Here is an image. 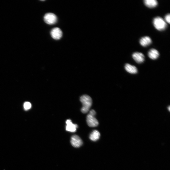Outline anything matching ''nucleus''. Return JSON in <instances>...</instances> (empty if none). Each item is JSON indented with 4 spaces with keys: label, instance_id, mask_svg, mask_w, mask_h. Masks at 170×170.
<instances>
[{
    "label": "nucleus",
    "instance_id": "9d476101",
    "mask_svg": "<svg viewBox=\"0 0 170 170\" xmlns=\"http://www.w3.org/2000/svg\"><path fill=\"white\" fill-rule=\"evenodd\" d=\"M159 55V51L154 48H152L148 52V56L151 59H156L158 58Z\"/></svg>",
    "mask_w": 170,
    "mask_h": 170
},
{
    "label": "nucleus",
    "instance_id": "9b49d317",
    "mask_svg": "<svg viewBox=\"0 0 170 170\" xmlns=\"http://www.w3.org/2000/svg\"><path fill=\"white\" fill-rule=\"evenodd\" d=\"M125 68L127 72L131 74H136L138 72L137 69L135 66L132 65L128 63H127L126 64Z\"/></svg>",
    "mask_w": 170,
    "mask_h": 170
},
{
    "label": "nucleus",
    "instance_id": "2eb2a0df",
    "mask_svg": "<svg viewBox=\"0 0 170 170\" xmlns=\"http://www.w3.org/2000/svg\"><path fill=\"white\" fill-rule=\"evenodd\" d=\"M170 15L169 14L167 15L165 17V19L166 22L170 24Z\"/></svg>",
    "mask_w": 170,
    "mask_h": 170
},
{
    "label": "nucleus",
    "instance_id": "f8f14e48",
    "mask_svg": "<svg viewBox=\"0 0 170 170\" xmlns=\"http://www.w3.org/2000/svg\"><path fill=\"white\" fill-rule=\"evenodd\" d=\"M144 1L145 5L149 8L155 7L158 4L156 0H145Z\"/></svg>",
    "mask_w": 170,
    "mask_h": 170
},
{
    "label": "nucleus",
    "instance_id": "7ed1b4c3",
    "mask_svg": "<svg viewBox=\"0 0 170 170\" xmlns=\"http://www.w3.org/2000/svg\"><path fill=\"white\" fill-rule=\"evenodd\" d=\"M153 25L155 28L159 31H163L167 28V25L165 21L161 17H157L153 20Z\"/></svg>",
    "mask_w": 170,
    "mask_h": 170
},
{
    "label": "nucleus",
    "instance_id": "ddd939ff",
    "mask_svg": "<svg viewBox=\"0 0 170 170\" xmlns=\"http://www.w3.org/2000/svg\"><path fill=\"white\" fill-rule=\"evenodd\" d=\"M100 136V132L97 130H95L91 133L90 138L91 140L96 141L99 139Z\"/></svg>",
    "mask_w": 170,
    "mask_h": 170
},
{
    "label": "nucleus",
    "instance_id": "20e7f679",
    "mask_svg": "<svg viewBox=\"0 0 170 170\" xmlns=\"http://www.w3.org/2000/svg\"><path fill=\"white\" fill-rule=\"evenodd\" d=\"M44 22L49 25H53L55 24L57 21V17L52 13H48L44 17Z\"/></svg>",
    "mask_w": 170,
    "mask_h": 170
},
{
    "label": "nucleus",
    "instance_id": "0eeeda50",
    "mask_svg": "<svg viewBox=\"0 0 170 170\" xmlns=\"http://www.w3.org/2000/svg\"><path fill=\"white\" fill-rule=\"evenodd\" d=\"M66 130L68 131L74 132L76 131L78 126L72 123L70 120H68L66 121Z\"/></svg>",
    "mask_w": 170,
    "mask_h": 170
},
{
    "label": "nucleus",
    "instance_id": "f257e3e1",
    "mask_svg": "<svg viewBox=\"0 0 170 170\" xmlns=\"http://www.w3.org/2000/svg\"><path fill=\"white\" fill-rule=\"evenodd\" d=\"M80 101L83 105L81 109V112L83 114L88 113L92 105V98L89 96L84 95L81 97Z\"/></svg>",
    "mask_w": 170,
    "mask_h": 170
},
{
    "label": "nucleus",
    "instance_id": "6e6552de",
    "mask_svg": "<svg viewBox=\"0 0 170 170\" xmlns=\"http://www.w3.org/2000/svg\"><path fill=\"white\" fill-rule=\"evenodd\" d=\"M133 58L135 61L138 63L143 62L145 60V56L142 53L136 52L132 54Z\"/></svg>",
    "mask_w": 170,
    "mask_h": 170
},
{
    "label": "nucleus",
    "instance_id": "1a4fd4ad",
    "mask_svg": "<svg viewBox=\"0 0 170 170\" xmlns=\"http://www.w3.org/2000/svg\"><path fill=\"white\" fill-rule=\"evenodd\" d=\"M152 42L151 39L148 36H145L142 38L139 41V43L142 46L145 47L149 46Z\"/></svg>",
    "mask_w": 170,
    "mask_h": 170
},
{
    "label": "nucleus",
    "instance_id": "f03ea898",
    "mask_svg": "<svg viewBox=\"0 0 170 170\" xmlns=\"http://www.w3.org/2000/svg\"><path fill=\"white\" fill-rule=\"evenodd\" d=\"M96 114L94 110H92L90 111L89 114L87 116V124L88 126L90 127H96L98 125V121L95 117Z\"/></svg>",
    "mask_w": 170,
    "mask_h": 170
},
{
    "label": "nucleus",
    "instance_id": "dca6fc26",
    "mask_svg": "<svg viewBox=\"0 0 170 170\" xmlns=\"http://www.w3.org/2000/svg\"><path fill=\"white\" fill-rule=\"evenodd\" d=\"M168 109H169V110L170 111V106H169V107L168 108Z\"/></svg>",
    "mask_w": 170,
    "mask_h": 170
},
{
    "label": "nucleus",
    "instance_id": "39448f33",
    "mask_svg": "<svg viewBox=\"0 0 170 170\" xmlns=\"http://www.w3.org/2000/svg\"><path fill=\"white\" fill-rule=\"evenodd\" d=\"M71 143L72 146L76 148L80 147L82 145L83 142L81 138L78 135H73L71 138Z\"/></svg>",
    "mask_w": 170,
    "mask_h": 170
},
{
    "label": "nucleus",
    "instance_id": "4468645a",
    "mask_svg": "<svg viewBox=\"0 0 170 170\" xmlns=\"http://www.w3.org/2000/svg\"><path fill=\"white\" fill-rule=\"evenodd\" d=\"M31 107V104L29 102H26L24 104V108L26 110H29Z\"/></svg>",
    "mask_w": 170,
    "mask_h": 170
},
{
    "label": "nucleus",
    "instance_id": "423d86ee",
    "mask_svg": "<svg viewBox=\"0 0 170 170\" xmlns=\"http://www.w3.org/2000/svg\"><path fill=\"white\" fill-rule=\"evenodd\" d=\"M50 34L51 37L55 40H59L62 37V33L58 28H54L51 30Z\"/></svg>",
    "mask_w": 170,
    "mask_h": 170
}]
</instances>
